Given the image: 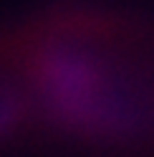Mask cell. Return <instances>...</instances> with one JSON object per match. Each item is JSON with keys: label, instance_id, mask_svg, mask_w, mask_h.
Here are the masks:
<instances>
[{"label": "cell", "instance_id": "cell-1", "mask_svg": "<svg viewBox=\"0 0 154 157\" xmlns=\"http://www.w3.org/2000/svg\"><path fill=\"white\" fill-rule=\"evenodd\" d=\"M8 63L33 109L79 142H139L154 119V33L121 10L43 15L10 41Z\"/></svg>", "mask_w": 154, "mask_h": 157}]
</instances>
